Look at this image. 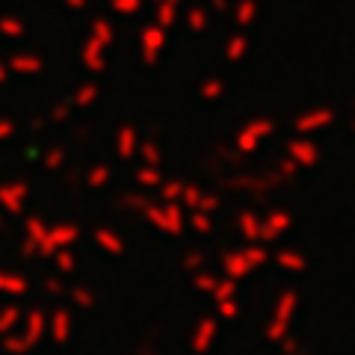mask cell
<instances>
[{
	"instance_id": "obj_1",
	"label": "cell",
	"mask_w": 355,
	"mask_h": 355,
	"mask_svg": "<svg viewBox=\"0 0 355 355\" xmlns=\"http://www.w3.org/2000/svg\"><path fill=\"white\" fill-rule=\"evenodd\" d=\"M146 210H148V219H151L157 228L169 231L172 237H175V234H181V214H178V207L157 210V207H148V205H146Z\"/></svg>"
},
{
	"instance_id": "obj_2",
	"label": "cell",
	"mask_w": 355,
	"mask_h": 355,
	"mask_svg": "<svg viewBox=\"0 0 355 355\" xmlns=\"http://www.w3.org/2000/svg\"><path fill=\"white\" fill-rule=\"evenodd\" d=\"M252 270V263L246 258V252H240V254H228L225 258V272L231 275V279H240V275H246Z\"/></svg>"
},
{
	"instance_id": "obj_3",
	"label": "cell",
	"mask_w": 355,
	"mask_h": 355,
	"mask_svg": "<svg viewBox=\"0 0 355 355\" xmlns=\"http://www.w3.org/2000/svg\"><path fill=\"white\" fill-rule=\"evenodd\" d=\"M216 338V323L214 320H205L202 326H198V335H196V340H193V349L196 352H207V343Z\"/></svg>"
},
{
	"instance_id": "obj_4",
	"label": "cell",
	"mask_w": 355,
	"mask_h": 355,
	"mask_svg": "<svg viewBox=\"0 0 355 355\" xmlns=\"http://www.w3.org/2000/svg\"><path fill=\"white\" fill-rule=\"evenodd\" d=\"M291 154H293V157L302 163V166H314V163H317V148L308 146V142H293Z\"/></svg>"
},
{
	"instance_id": "obj_5",
	"label": "cell",
	"mask_w": 355,
	"mask_h": 355,
	"mask_svg": "<svg viewBox=\"0 0 355 355\" xmlns=\"http://www.w3.org/2000/svg\"><path fill=\"white\" fill-rule=\"evenodd\" d=\"M287 225H291V219H287L284 214H279V216H272L270 225H261V234H263V240H275V234H279L282 228H287Z\"/></svg>"
},
{
	"instance_id": "obj_6",
	"label": "cell",
	"mask_w": 355,
	"mask_h": 355,
	"mask_svg": "<svg viewBox=\"0 0 355 355\" xmlns=\"http://www.w3.org/2000/svg\"><path fill=\"white\" fill-rule=\"evenodd\" d=\"M240 228H243V237H246V240H258L261 237V222L254 219L252 214H243Z\"/></svg>"
},
{
	"instance_id": "obj_7",
	"label": "cell",
	"mask_w": 355,
	"mask_h": 355,
	"mask_svg": "<svg viewBox=\"0 0 355 355\" xmlns=\"http://www.w3.org/2000/svg\"><path fill=\"white\" fill-rule=\"evenodd\" d=\"M95 240L101 243V246H104L107 252H113V254H119V252H121V240L113 234V231H98Z\"/></svg>"
},
{
	"instance_id": "obj_8",
	"label": "cell",
	"mask_w": 355,
	"mask_h": 355,
	"mask_svg": "<svg viewBox=\"0 0 355 355\" xmlns=\"http://www.w3.org/2000/svg\"><path fill=\"white\" fill-rule=\"evenodd\" d=\"M279 263L284 266V270H305V261H302V254H296V252H282L279 254Z\"/></svg>"
},
{
	"instance_id": "obj_9",
	"label": "cell",
	"mask_w": 355,
	"mask_h": 355,
	"mask_svg": "<svg viewBox=\"0 0 355 355\" xmlns=\"http://www.w3.org/2000/svg\"><path fill=\"white\" fill-rule=\"evenodd\" d=\"M293 305H296V293H284L282 299H279V311H275V314H279V320H291V314H293Z\"/></svg>"
},
{
	"instance_id": "obj_10",
	"label": "cell",
	"mask_w": 355,
	"mask_h": 355,
	"mask_svg": "<svg viewBox=\"0 0 355 355\" xmlns=\"http://www.w3.org/2000/svg\"><path fill=\"white\" fill-rule=\"evenodd\" d=\"M157 169V166H148V169H142L139 172V184H146V187H157L160 184V175L154 172Z\"/></svg>"
},
{
	"instance_id": "obj_11",
	"label": "cell",
	"mask_w": 355,
	"mask_h": 355,
	"mask_svg": "<svg viewBox=\"0 0 355 355\" xmlns=\"http://www.w3.org/2000/svg\"><path fill=\"white\" fill-rule=\"evenodd\" d=\"M234 287H237V284H234V279H231V275H228V282H222L219 287H214V296H216L219 302H222V299H228L231 293H234Z\"/></svg>"
},
{
	"instance_id": "obj_12",
	"label": "cell",
	"mask_w": 355,
	"mask_h": 355,
	"mask_svg": "<svg viewBox=\"0 0 355 355\" xmlns=\"http://www.w3.org/2000/svg\"><path fill=\"white\" fill-rule=\"evenodd\" d=\"M193 225H196L198 231H210V219L202 214V210H196V216H193Z\"/></svg>"
},
{
	"instance_id": "obj_13",
	"label": "cell",
	"mask_w": 355,
	"mask_h": 355,
	"mask_svg": "<svg viewBox=\"0 0 355 355\" xmlns=\"http://www.w3.org/2000/svg\"><path fill=\"white\" fill-rule=\"evenodd\" d=\"M284 331H287V323H284V320H275V323L270 326V338H272V340H279Z\"/></svg>"
},
{
	"instance_id": "obj_14",
	"label": "cell",
	"mask_w": 355,
	"mask_h": 355,
	"mask_svg": "<svg viewBox=\"0 0 355 355\" xmlns=\"http://www.w3.org/2000/svg\"><path fill=\"white\" fill-rule=\"evenodd\" d=\"M246 258H249L252 266H258V263L266 261V252H263V249H261V252H258V249H249V252H246Z\"/></svg>"
},
{
	"instance_id": "obj_15",
	"label": "cell",
	"mask_w": 355,
	"mask_h": 355,
	"mask_svg": "<svg viewBox=\"0 0 355 355\" xmlns=\"http://www.w3.org/2000/svg\"><path fill=\"white\" fill-rule=\"evenodd\" d=\"M130 142H133V137H130V133L125 130V133H121V154H125V157H130V151H133Z\"/></svg>"
},
{
	"instance_id": "obj_16",
	"label": "cell",
	"mask_w": 355,
	"mask_h": 355,
	"mask_svg": "<svg viewBox=\"0 0 355 355\" xmlns=\"http://www.w3.org/2000/svg\"><path fill=\"white\" fill-rule=\"evenodd\" d=\"M196 284L202 287V291H214V287H216V282H214V279H207V275H198Z\"/></svg>"
},
{
	"instance_id": "obj_17",
	"label": "cell",
	"mask_w": 355,
	"mask_h": 355,
	"mask_svg": "<svg viewBox=\"0 0 355 355\" xmlns=\"http://www.w3.org/2000/svg\"><path fill=\"white\" fill-rule=\"evenodd\" d=\"M222 314H225V317H234V314H237V305L231 302V299H222Z\"/></svg>"
},
{
	"instance_id": "obj_18",
	"label": "cell",
	"mask_w": 355,
	"mask_h": 355,
	"mask_svg": "<svg viewBox=\"0 0 355 355\" xmlns=\"http://www.w3.org/2000/svg\"><path fill=\"white\" fill-rule=\"evenodd\" d=\"M178 193H181V184H166L163 187V198H175Z\"/></svg>"
},
{
	"instance_id": "obj_19",
	"label": "cell",
	"mask_w": 355,
	"mask_h": 355,
	"mask_svg": "<svg viewBox=\"0 0 355 355\" xmlns=\"http://www.w3.org/2000/svg\"><path fill=\"white\" fill-rule=\"evenodd\" d=\"M184 202L187 205H196L198 202V190H196V187H187V190H184Z\"/></svg>"
},
{
	"instance_id": "obj_20",
	"label": "cell",
	"mask_w": 355,
	"mask_h": 355,
	"mask_svg": "<svg viewBox=\"0 0 355 355\" xmlns=\"http://www.w3.org/2000/svg\"><path fill=\"white\" fill-rule=\"evenodd\" d=\"M107 175H110V172H107V166H101V169H98V172L92 175V184H95V187H101V184L107 181Z\"/></svg>"
},
{
	"instance_id": "obj_21",
	"label": "cell",
	"mask_w": 355,
	"mask_h": 355,
	"mask_svg": "<svg viewBox=\"0 0 355 355\" xmlns=\"http://www.w3.org/2000/svg\"><path fill=\"white\" fill-rule=\"evenodd\" d=\"M198 263H202V258H198V254H187V270H190V266H193V270H196V266Z\"/></svg>"
},
{
	"instance_id": "obj_22",
	"label": "cell",
	"mask_w": 355,
	"mask_h": 355,
	"mask_svg": "<svg viewBox=\"0 0 355 355\" xmlns=\"http://www.w3.org/2000/svg\"><path fill=\"white\" fill-rule=\"evenodd\" d=\"M219 202H216V198H205V202H202V207H198V210H210V207H216Z\"/></svg>"
}]
</instances>
